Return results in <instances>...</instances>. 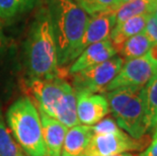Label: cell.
Returning <instances> with one entry per match:
<instances>
[{
  "label": "cell",
  "mask_w": 157,
  "mask_h": 156,
  "mask_svg": "<svg viewBox=\"0 0 157 156\" xmlns=\"http://www.w3.org/2000/svg\"><path fill=\"white\" fill-rule=\"evenodd\" d=\"M57 48L59 68L76 59L89 16L73 0H45Z\"/></svg>",
  "instance_id": "cell-1"
},
{
  "label": "cell",
  "mask_w": 157,
  "mask_h": 156,
  "mask_svg": "<svg viewBox=\"0 0 157 156\" xmlns=\"http://www.w3.org/2000/svg\"><path fill=\"white\" fill-rule=\"evenodd\" d=\"M26 67L29 78L60 77L58 55L47 6L36 12L25 44Z\"/></svg>",
  "instance_id": "cell-2"
},
{
  "label": "cell",
  "mask_w": 157,
  "mask_h": 156,
  "mask_svg": "<svg viewBox=\"0 0 157 156\" xmlns=\"http://www.w3.org/2000/svg\"><path fill=\"white\" fill-rule=\"evenodd\" d=\"M28 86L40 111L67 128L79 125L76 114V93L67 81L61 77L29 78Z\"/></svg>",
  "instance_id": "cell-3"
},
{
  "label": "cell",
  "mask_w": 157,
  "mask_h": 156,
  "mask_svg": "<svg viewBox=\"0 0 157 156\" xmlns=\"http://www.w3.org/2000/svg\"><path fill=\"white\" fill-rule=\"evenodd\" d=\"M6 121L18 147L28 156H47L39 109L29 96L9 107Z\"/></svg>",
  "instance_id": "cell-4"
},
{
  "label": "cell",
  "mask_w": 157,
  "mask_h": 156,
  "mask_svg": "<svg viewBox=\"0 0 157 156\" xmlns=\"http://www.w3.org/2000/svg\"><path fill=\"white\" fill-rule=\"evenodd\" d=\"M105 93L109 112L124 132L135 139L142 138L148 133L144 87L142 89L118 88Z\"/></svg>",
  "instance_id": "cell-5"
},
{
  "label": "cell",
  "mask_w": 157,
  "mask_h": 156,
  "mask_svg": "<svg viewBox=\"0 0 157 156\" xmlns=\"http://www.w3.org/2000/svg\"><path fill=\"white\" fill-rule=\"evenodd\" d=\"M124 62L123 58L116 55L101 64L72 74V87L75 92H105L106 86L121 70Z\"/></svg>",
  "instance_id": "cell-6"
},
{
  "label": "cell",
  "mask_w": 157,
  "mask_h": 156,
  "mask_svg": "<svg viewBox=\"0 0 157 156\" xmlns=\"http://www.w3.org/2000/svg\"><path fill=\"white\" fill-rule=\"evenodd\" d=\"M151 142L148 135L140 139L132 138L123 130L113 134L93 135L84 154L94 156H111L131 151H140L145 149Z\"/></svg>",
  "instance_id": "cell-7"
},
{
  "label": "cell",
  "mask_w": 157,
  "mask_h": 156,
  "mask_svg": "<svg viewBox=\"0 0 157 156\" xmlns=\"http://www.w3.org/2000/svg\"><path fill=\"white\" fill-rule=\"evenodd\" d=\"M157 72V62L147 53L140 58L125 61L116 77L113 79L105 92L118 88L142 89Z\"/></svg>",
  "instance_id": "cell-8"
},
{
  "label": "cell",
  "mask_w": 157,
  "mask_h": 156,
  "mask_svg": "<svg viewBox=\"0 0 157 156\" xmlns=\"http://www.w3.org/2000/svg\"><path fill=\"white\" fill-rule=\"evenodd\" d=\"M76 93V114L78 123L93 126L109 114V107L105 96L89 92Z\"/></svg>",
  "instance_id": "cell-9"
},
{
  "label": "cell",
  "mask_w": 157,
  "mask_h": 156,
  "mask_svg": "<svg viewBox=\"0 0 157 156\" xmlns=\"http://www.w3.org/2000/svg\"><path fill=\"white\" fill-rule=\"evenodd\" d=\"M115 25L116 19L113 9L91 15V17L88 19L84 34L78 45L77 51H76V58L88 46L109 40Z\"/></svg>",
  "instance_id": "cell-10"
},
{
  "label": "cell",
  "mask_w": 157,
  "mask_h": 156,
  "mask_svg": "<svg viewBox=\"0 0 157 156\" xmlns=\"http://www.w3.org/2000/svg\"><path fill=\"white\" fill-rule=\"evenodd\" d=\"M117 54L118 53L112 45L109 39L95 43V44L88 46L80 53L78 57L71 63L68 69V73L70 75L75 74L84 69L101 64V63L115 57Z\"/></svg>",
  "instance_id": "cell-11"
},
{
  "label": "cell",
  "mask_w": 157,
  "mask_h": 156,
  "mask_svg": "<svg viewBox=\"0 0 157 156\" xmlns=\"http://www.w3.org/2000/svg\"><path fill=\"white\" fill-rule=\"evenodd\" d=\"M42 123L43 139L46 146L47 156H61L64 138L68 128L55 119L47 116L39 109Z\"/></svg>",
  "instance_id": "cell-12"
},
{
  "label": "cell",
  "mask_w": 157,
  "mask_h": 156,
  "mask_svg": "<svg viewBox=\"0 0 157 156\" xmlns=\"http://www.w3.org/2000/svg\"><path fill=\"white\" fill-rule=\"evenodd\" d=\"M93 136L91 126L76 125L68 128L63 142L61 156H81Z\"/></svg>",
  "instance_id": "cell-13"
},
{
  "label": "cell",
  "mask_w": 157,
  "mask_h": 156,
  "mask_svg": "<svg viewBox=\"0 0 157 156\" xmlns=\"http://www.w3.org/2000/svg\"><path fill=\"white\" fill-rule=\"evenodd\" d=\"M148 15L149 14L135 16V17L129 18L122 24L116 25L113 26L111 36H109V41H111L117 53H119L124 43L127 40L144 31Z\"/></svg>",
  "instance_id": "cell-14"
},
{
  "label": "cell",
  "mask_w": 157,
  "mask_h": 156,
  "mask_svg": "<svg viewBox=\"0 0 157 156\" xmlns=\"http://www.w3.org/2000/svg\"><path fill=\"white\" fill-rule=\"evenodd\" d=\"M157 0H131L119 5L113 9L116 25H120L127 19L143 14H151L154 12Z\"/></svg>",
  "instance_id": "cell-15"
},
{
  "label": "cell",
  "mask_w": 157,
  "mask_h": 156,
  "mask_svg": "<svg viewBox=\"0 0 157 156\" xmlns=\"http://www.w3.org/2000/svg\"><path fill=\"white\" fill-rule=\"evenodd\" d=\"M152 47V43L147 38L144 32L133 36L124 43L121 50L119 51L120 57L124 61L132 60V59L140 58L146 55Z\"/></svg>",
  "instance_id": "cell-16"
},
{
  "label": "cell",
  "mask_w": 157,
  "mask_h": 156,
  "mask_svg": "<svg viewBox=\"0 0 157 156\" xmlns=\"http://www.w3.org/2000/svg\"><path fill=\"white\" fill-rule=\"evenodd\" d=\"M144 99L148 133L153 134L157 125V72L145 85Z\"/></svg>",
  "instance_id": "cell-17"
},
{
  "label": "cell",
  "mask_w": 157,
  "mask_h": 156,
  "mask_svg": "<svg viewBox=\"0 0 157 156\" xmlns=\"http://www.w3.org/2000/svg\"><path fill=\"white\" fill-rule=\"evenodd\" d=\"M38 0H0V16L10 19L35 7Z\"/></svg>",
  "instance_id": "cell-18"
},
{
  "label": "cell",
  "mask_w": 157,
  "mask_h": 156,
  "mask_svg": "<svg viewBox=\"0 0 157 156\" xmlns=\"http://www.w3.org/2000/svg\"><path fill=\"white\" fill-rule=\"evenodd\" d=\"M0 156H23L21 148L10 134L0 109Z\"/></svg>",
  "instance_id": "cell-19"
},
{
  "label": "cell",
  "mask_w": 157,
  "mask_h": 156,
  "mask_svg": "<svg viewBox=\"0 0 157 156\" xmlns=\"http://www.w3.org/2000/svg\"><path fill=\"white\" fill-rule=\"evenodd\" d=\"M73 1L88 15H94L117 7V0H73Z\"/></svg>",
  "instance_id": "cell-20"
},
{
  "label": "cell",
  "mask_w": 157,
  "mask_h": 156,
  "mask_svg": "<svg viewBox=\"0 0 157 156\" xmlns=\"http://www.w3.org/2000/svg\"><path fill=\"white\" fill-rule=\"evenodd\" d=\"M93 135H103V134H113L121 131L122 129L119 127L115 119L106 117L99 121L98 124L91 126Z\"/></svg>",
  "instance_id": "cell-21"
},
{
  "label": "cell",
  "mask_w": 157,
  "mask_h": 156,
  "mask_svg": "<svg viewBox=\"0 0 157 156\" xmlns=\"http://www.w3.org/2000/svg\"><path fill=\"white\" fill-rule=\"evenodd\" d=\"M143 32L150 40L152 45H157V19L153 13L148 15L145 29Z\"/></svg>",
  "instance_id": "cell-22"
},
{
  "label": "cell",
  "mask_w": 157,
  "mask_h": 156,
  "mask_svg": "<svg viewBox=\"0 0 157 156\" xmlns=\"http://www.w3.org/2000/svg\"><path fill=\"white\" fill-rule=\"evenodd\" d=\"M138 156H157V137H153L150 144Z\"/></svg>",
  "instance_id": "cell-23"
},
{
  "label": "cell",
  "mask_w": 157,
  "mask_h": 156,
  "mask_svg": "<svg viewBox=\"0 0 157 156\" xmlns=\"http://www.w3.org/2000/svg\"><path fill=\"white\" fill-rule=\"evenodd\" d=\"M3 48H4V40H3V38L1 36V34H0V54L2 53Z\"/></svg>",
  "instance_id": "cell-24"
},
{
  "label": "cell",
  "mask_w": 157,
  "mask_h": 156,
  "mask_svg": "<svg viewBox=\"0 0 157 156\" xmlns=\"http://www.w3.org/2000/svg\"><path fill=\"white\" fill-rule=\"evenodd\" d=\"M81 156H94V155H87V154H83ZM111 156H135L131 153H122V154H117V155H111Z\"/></svg>",
  "instance_id": "cell-25"
},
{
  "label": "cell",
  "mask_w": 157,
  "mask_h": 156,
  "mask_svg": "<svg viewBox=\"0 0 157 156\" xmlns=\"http://www.w3.org/2000/svg\"><path fill=\"white\" fill-rule=\"evenodd\" d=\"M129 1H131V0H117V7H118L119 5L124 4V3L129 2Z\"/></svg>",
  "instance_id": "cell-26"
},
{
  "label": "cell",
  "mask_w": 157,
  "mask_h": 156,
  "mask_svg": "<svg viewBox=\"0 0 157 156\" xmlns=\"http://www.w3.org/2000/svg\"><path fill=\"white\" fill-rule=\"evenodd\" d=\"M153 137H157V125H156V128H155V130L154 132H153V134H152Z\"/></svg>",
  "instance_id": "cell-27"
},
{
  "label": "cell",
  "mask_w": 157,
  "mask_h": 156,
  "mask_svg": "<svg viewBox=\"0 0 157 156\" xmlns=\"http://www.w3.org/2000/svg\"><path fill=\"white\" fill-rule=\"evenodd\" d=\"M153 14H154V16H155L156 19H157V5H156V7L154 9V12H153Z\"/></svg>",
  "instance_id": "cell-28"
},
{
  "label": "cell",
  "mask_w": 157,
  "mask_h": 156,
  "mask_svg": "<svg viewBox=\"0 0 157 156\" xmlns=\"http://www.w3.org/2000/svg\"><path fill=\"white\" fill-rule=\"evenodd\" d=\"M0 18H1V16H0Z\"/></svg>",
  "instance_id": "cell-29"
}]
</instances>
